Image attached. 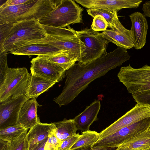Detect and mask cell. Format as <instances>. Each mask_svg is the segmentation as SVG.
<instances>
[{"label":"cell","instance_id":"cell-1","mask_svg":"<svg viewBox=\"0 0 150 150\" xmlns=\"http://www.w3.org/2000/svg\"><path fill=\"white\" fill-rule=\"evenodd\" d=\"M130 57L126 49L117 47L113 51L106 52L87 63H75L66 71V78L62 91L53 100L59 107L67 105L92 81L120 66Z\"/></svg>","mask_w":150,"mask_h":150},{"label":"cell","instance_id":"cell-2","mask_svg":"<svg viewBox=\"0 0 150 150\" xmlns=\"http://www.w3.org/2000/svg\"><path fill=\"white\" fill-rule=\"evenodd\" d=\"M61 0H28L22 4L0 7V24L25 20L39 21L55 9Z\"/></svg>","mask_w":150,"mask_h":150},{"label":"cell","instance_id":"cell-3","mask_svg":"<svg viewBox=\"0 0 150 150\" xmlns=\"http://www.w3.org/2000/svg\"><path fill=\"white\" fill-rule=\"evenodd\" d=\"M46 36V31L39 20L14 23L9 35L0 46V52L15 50L29 42L43 39Z\"/></svg>","mask_w":150,"mask_h":150},{"label":"cell","instance_id":"cell-4","mask_svg":"<svg viewBox=\"0 0 150 150\" xmlns=\"http://www.w3.org/2000/svg\"><path fill=\"white\" fill-rule=\"evenodd\" d=\"M43 25L46 32V36L43 39L25 45L34 43L47 44L53 45L61 51L69 52L75 54L79 56V59L83 57L85 46L76 30L70 26L67 28Z\"/></svg>","mask_w":150,"mask_h":150},{"label":"cell","instance_id":"cell-5","mask_svg":"<svg viewBox=\"0 0 150 150\" xmlns=\"http://www.w3.org/2000/svg\"><path fill=\"white\" fill-rule=\"evenodd\" d=\"M83 8L77 4L75 0H61L56 8L40 21L44 25L64 28L71 24L82 22Z\"/></svg>","mask_w":150,"mask_h":150},{"label":"cell","instance_id":"cell-6","mask_svg":"<svg viewBox=\"0 0 150 150\" xmlns=\"http://www.w3.org/2000/svg\"><path fill=\"white\" fill-rule=\"evenodd\" d=\"M31 74L25 67L9 68L3 82L0 84V102L21 96H25Z\"/></svg>","mask_w":150,"mask_h":150},{"label":"cell","instance_id":"cell-7","mask_svg":"<svg viewBox=\"0 0 150 150\" xmlns=\"http://www.w3.org/2000/svg\"><path fill=\"white\" fill-rule=\"evenodd\" d=\"M117 76L132 94L150 90V66L147 65L139 68L130 64L122 67Z\"/></svg>","mask_w":150,"mask_h":150},{"label":"cell","instance_id":"cell-8","mask_svg":"<svg viewBox=\"0 0 150 150\" xmlns=\"http://www.w3.org/2000/svg\"><path fill=\"white\" fill-rule=\"evenodd\" d=\"M76 32L86 47L83 57L78 62L87 63L99 58L107 52L106 47L109 42L100 33L91 28L76 31Z\"/></svg>","mask_w":150,"mask_h":150},{"label":"cell","instance_id":"cell-9","mask_svg":"<svg viewBox=\"0 0 150 150\" xmlns=\"http://www.w3.org/2000/svg\"><path fill=\"white\" fill-rule=\"evenodd\" d=\"M150 117L124 127L112 134L99 139L92 147L117 148L135 135L149 129Z\"/></svg>","mask_w":150,"mask_h":150},{"label":"cell","instance_id":"cell-10","mask_svg":"<svg viewBox=\"0 0 150 150\" xmlns=\"http://www.w3.org/2000/svg\"><path fill=\"white\" fill-rule=\"evenodd\" d=\"M150 117V105L137 103L130 110L99 133V139L108 136L125 127Z\"/></svg>","mask_w":150,"mask_h":150},{"label":"cell","instance_id":"cell-11","mask_svg":"<svg viewBox=\"0 0 150 150\" xmlns=\"http://www.w3.org/2000/svg\"><path fill=\"white\" fill-rule=\"evenodd\" d=\"M31 73L38 75L56 83L66 76V71L59 66L47 59L42 55L38 56L31 62Z\"/></svg>","mask_w":150,"mask_h":150},{"label":"cell","instance_id":"cell-12","mask_svg":"<svg viewBox=\"0 0 150 150\" xmlns=\"http://www.w3.org/2000/svg\"><path fill=\"white\" fill-rule=\"evenodd\" d=\"M29 99L25 96L11 99L0 105V129L17 124L21 110Z\"/></svg>","mask_w":150,"mask_h":150},{"label":"cell","instance_id":"cell-13","mask_svg":"<svg viewBox=\"0 0 150 150\" xmlns=\"http://www.w3.org/2000/svg\"><path fill=\"white\" fill-rule=\"evenodd\" d=\"M88 9H99L117 11L124 8H136L142 0H75Z\"/></svg>","mask_w":150,"mask_h":150},{"label":"cell","instance_id":"cell-14","mask_svg":"<svg viewBox=\"0 0 150 150\" xmlns=\"http://www.w3.org/2000/svg\"><path fill=\"white\" fill-rule=\"evenodd\" d=\"M132 26L130 30L134 48L140 49L145 45L148 29V23L144 14L135 12L129 16Z\"/></svg>","mask_w":150,"mask_h":150},{"label":"cell","instance_id":"cell-15","mask_svg":"<svg viewBox=\"0 0 150 150\" xmlns=\"http://www.w3.org/2000/svg\"><path fill=\"white\" fill-rule=\"evenodd\" d=\"M42 106L38 104L36 98L28 100L21 110L17 124L26 129H30L40 122L37 112L38 106Z\"/></svg>","mask_w":150,"mask_h":150},{"label":"cell","instance_id":"cell-16","mask_svg":"<svg viewBox=\"0 0 150 150\" xmlns=\"http://www.w3.org/2000/svg\"><path fill=\"white\" fill-rule=\"evenodd\" d=\"M100 106V101L95 100L73 119L78 130L83 131L89 130L91 125L98 120Z\"/></svg>","mask_w":150,"mask_h":150},{"label":"cell","instance_id":"cell-17","mask_svg":"<svg viewBox=\"0 0 150 150\" xmlns=\"http://www.w3.org/2000/svg\"><path fill=\"white\" fill-rule=\"evenodd\" d=\"M55 129L54 123L40 122L30 129L26 138L30 150L37 144L48 138L49 134Z\"/></svg>","mask_w":150,"mask_h":150},{"label":"cell","instance_id":"cell-18","mask_svg":"<svg viewBox=\"0 0 150 150\" xmlns=\"http://www.w3.org/2000/svg\"><path fill=\"white\" fill-rule=\"evenodd\" d=\"M101 34L108 42H111L117 47L126 50L134 47L130 30L126 28L120 30L106 29Z\"/></svg>","mask_w":150,"mask_h":150},{"label":"cell","instance_id":"cell-19","mask_svg":"<svg viewBox=\"0 0 150 150\" xmlns=\"http://www.w3.org/2000/svg\"><path fill=\"white\" fill-rule=\"evenodd\" d=\"M61 52L63 51L50 44L34 43L24 45L9 53L16 55L40 56L52 54Z\"/></svg>","mask_w":150,"mask_h":150},{"label":"cell","instance_id":"cell-20","mask_svg":"<svg viewBox=\"0 0 150 150\" xmlns=\"http://www.w3.org/2000/svg\"><path fill=\"white\" fill-rule=\"evenodd\" d=\"M31 74L30 81L26 95L29 99L36 98L56 83L38 75Z\"/></svg>","mask_w":150,"mask_h":150},{"label":"cell","instance_id":"cell-21","mask_svg":"<svg viewBox=\"0 0 150 150\" xmlns=\"http://www.w3.org/2000/svg\"><path fill=\"white\" fill-rule=\"evenodd\" d=\"M150 148V130L140 133L126 141L116 150H144Z\"/></svg>","mask_w":150,"mask_h":150},{"label":"cell","instance_id":"cell-22","mask_svg":"<svg viewBox=\"0 0 150 150\" xmlns=\"http://www.w3.org/2000/svg\"><path fill=\"white\" fill-rule=\"evenodd\" d=\"M88 14L93 18L100 15L103 16L107 23L108 27L115 30L124 29L125 28L120 21L117 11H110L99 9H88Z\"/></svg>","mask_w":150,"mask_h":150},{"label":"cell","instance_id":"cell-23","mask_svg":"<svg viewBox=\"0 0 150 150\" xmlns=\"http://www.w3.org/2000/svg\"><path fill=\"white\" fill-rule=\"evenodd\" d=\"M49 61L55 63L66 71L78 62L79 58L75 54L69 52H61L52 54L42 55Z\"/></svg>","mask_w":150,"mask_h":150},{"label":"cell","instance_id":"cell-24","mask_svg":"<svg viewBox=\"0 0 150 150\" xmlns=\"http://www.w3.org/2000/svg\"><path fill=\"white\" fill-rule=\"evenodd\" d=\"M54 123L55 125L54 132L61 142L76 134L78 129L73 119L67 120L65 118L62 121Z\"/></svg>","mask_w":150,"mask_h":150},{"label":"cell","instance_id":"cell-25","mask_svg":"<svg viewBox=\"0 0 150 150\" xmlns=\"http://www.w3.org/2000/svg\"><path fill=\"white\" fill-rule=\"evenodd\" d=\"M99 138V133L95 131L90 130L83 131L77 142L73 145L69 150L82 146H92Z\"/></svg>","mask_w":150,"mask_h":150},{"label":"cell","instance_id":"cell-26","mask_svg":"<svg viewBox=\"0 0 150 150\" xmlns=\"http://www.w3.org/2000/svg\"><path fill=\"white\" fill-rule=\"evenodd\" d=\"M26 129L19 125L9 126L0 129V139L10 142L20 136Z\"/></svg>","mask_w":150,"mask_h":150},{"label":"cell","instance_id":"cell-27","mask_svg":"<svg viewBox=\"0 0 150 150\" xmlns=\"http://www.w3.org/2000/svg\"><path fill=\"white\" fill-rule=\"evenodd\" d=\"M28 130L11 142H8V150H28V143L26 138Z\"/></svg>","mask_w":150,"mask_h":150},{"label":"cell","instance_id":"cell-28","mask_svg":"<svg viewBox=\"0 0 150 150\" xmlns=\"http://www.w3.org/2000/svg\"><path fill=\"white\" fill-rule=\"evenodd\" d=\"M7 52H0V84L4 81L8 72L9 67L7 63Z\"/></svg>","mask_w":150,"mask_h":150},{"label":"cell","instance_id":"cell-29","mask_svg":"<svg viewBox=\"0 0 150 150\" xmlns=\"http://www.w3.org/2000/svg\"><path fill=\"white\" fill-rule=\"evenodd\" d=\"M108 26L107 22L102 16L98 15L93 19L91 25V28L94 31H104L107 29Z\"/></svg>","mask_w":150,"mask_h":150},{"label":"cell","instance_id":"cell-30","mask_svg":"<svg viewBox=\"0 0 150 150\" xmlns=\"http://www.w3.org/2000/svg\"><path fill=\"white\" fill-rule=\"evenodd\" d=\"M137 103L150 105V90L132 94Z\"/></svg>","mask_w":150,"mask_h":150},{"label":"cell","instance_id":"cell-31","mask_svg":"<svg viewBox=\"0 0 150 150\" xmlns=\"http://www.w3.org/2000/svg\"><path fill=\"white\" fill-rule=\"evenodd\" d=\"M54 131L49 135L45 145V150H56L61 143L56 136Z\"/></svg>","mask_w":150,"mask_h":150},{"label":"cell","instance_id":"cell-32","mask_svg":"<svg viewBox=\"0 0 150 150\" xmlns=\"http://www.w3.org/2000/svg\"><path fill=\"white\" fill-rule=\"evenodd\" d=\"M80 135L79 133H77L63 140L56 150H69L77 142Z\"/></svg>","mask_w":150,"mask_h":150},{"label":"cell","instance_id":"cell-33","mask_svg":"<svg viewBox=\"0 0 150 150\" xmlns=\"http://www.w3.org/2000/svg\"><path fill=\"white\" fill-rule=\"evenodd\" d=\"M13 23L7 22L0 24V46L9 35Z\"/></svg>","mask_w":150,"mask_h":150},{"label":"cell","instance_id":"cell-34","mask_svg":"<svg viewBox=\"0 0 150 150\" xmlns=\"http://www.w3.org/2000/svg\"><path fill=\"white\" fill-rule=\"evenodd\" d=\"M28 1V0H8L0 5V7L18 5L24 3Z\"/></svg>","mask_w":150,"mask_h":150},{"label":"cell","instance_id":"cell-35","mask_svg":"<svg viewBox=\"0 0 150 150\" xmlns=\"http://www.w3.org/2000/svg\"><path fill=\"white\" fill-rule=\"evenodd\" d=\"M117 148L92 147L91 146L80 147L72 150H116Z\"/></svg>","mask_w":150,"mask_h":150},{"label":"cell","instance_id":"cell-36","mask_svg":"<svg viewBox=\"0 0 150 150\" xmlns=\"http://www.w3.org/2000/svg\"><path fill=\"white\" fill-rule=\"evenodd\" d=\"M142 9L145 16L150 18V1H145L143 5Z\"/></svg>","mask_w":150,"mask_h":150},{"label":"cell","instance_id":"cell-37","mask_svg":"<svg viewBox=\"0 0 150 150\" xmlns=\"http://www.w3.org/2000/svg\"><path fill=\"white\" fill-rule=\"evenodd\" d=\"M48 139V138L37 144L30 150H45V145Z\"/></svg>","mask_w":150,"mask_h":150},{"label":"cell","instance_id":"cell-38","mask_svg":"<svg viewBox=\"0 0 150 150\" xmlns=\"http://www.w3.org/2000/svg\"><path fill=\"white\" fill-rule=\"evenodd\" d=\"M0 150H8V142L0 139Z\"/></svg>","mask_w":150,"mask_h":150},{"label":"cell","instance_id":"cell-39","mask_svg":"<svg viewBox=\"0 0 150 150\" xmlns=\"http://www.w3.org/2000/svg\"><path fill=\"white\" fill-rule=\"evenodd\" d=\"M144 150H150V148Z\"/></svg>","mask_w":150,"mask_h":150},{"label":"cell","instance_id":"cell-40","mask_svg":"<svg viewBox=\"0 0 150 150\" xmlns=\"http://www.w3.org/2000/svg\"><path fill=\"white\" fill-rule=\"evenodd\" d=\"M149 130H150V127H149Z\"/></svg>","mask_w":150,"mask_h":150}]
</instances>
